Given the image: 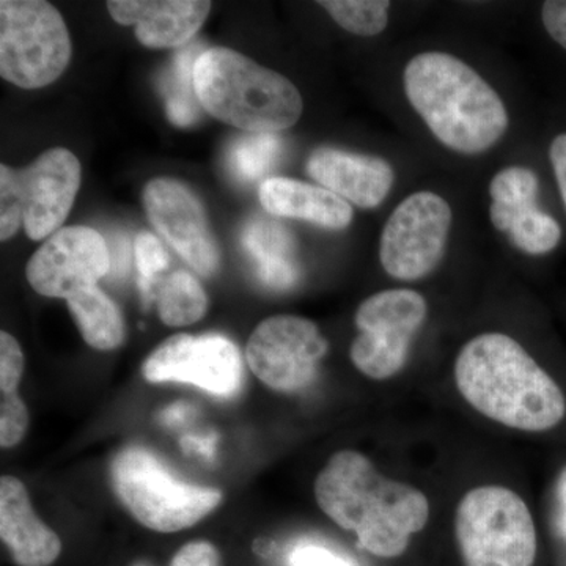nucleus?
<instances>
[{"mask_svg":"<svg viewBox=\"0 0 566 566\" xmlns=\"http://www.w3.org/2000/svg\"><path fill=\"white\" fill-rule=\"evenodd\" d=\"M458 390L480 415L526 433H549L566 422L564 386L515 338L476 335L458 354Z\"/></svg>","mask_w":566,"mask_h":566,"instance_id":"nucleus-1","label":"nucleus"},{"mask_svg":"<svg viewBox=\"0 0 566 566\" xmlns=\"http://www.w3.org/2000/svg\"><path fill=\"white\" fill-rule=\"evenodd\" d=\"M316 504L359 546L376 557L395 558L423 531L430 502L422 491L382 475L370 458L354 450L334 453L315 482Z\"/></svg>","mask_w":566,"mask_h":566,"instance_id":"nucleus-2","label":"nucleus"},{"mask_svg":"<svg viewBox=\"0 0 566 566\" xmlns=\"http://www.w3.org/2000/svg\"><path fill=\"white\" fill-rule=\"evenodd\" d=\"M408 102L450 150L479 155L509 128L499 93L474 69L446 52H423L406 65Z\"/></svg>","mask_w":566,"mask_h":566,"instance_id":"nucleus-3","label":"nucleus"},{"mask_svg":"<svg viewBox=\"0 0 566 566\" xmlns=\"http://www.w3.org/2000/svg\"><path fill=\"white\" fill-rule=\"evenodd\" d=\"M193 84L208 114L251 134L283 132L303 115V98L292 81L229 48L200 54Z\"/></svg>","mask_w":566,"mask_h":566,"instance_id":"nucleus-4","label":"nucleus"},{"mask_svg":"<svg viewBox=\"0 0 566 566\" xmlns=\"http://www.w3.org/2000/svg\"><path fill=\"white\" fill-rule=\"evenodd\" d=\"M111 480L115 494L142 526L161 534L196 526L222 502L221 491L182 482L139 447L114 458Z\"/></svg>","mask_w":566,"mask_h":566,"instance_id":"nucleus-5","label":"nucleus"},{"mask_svg":"<svg viewBox=\"0 0 566 566\" xmlns=\"http://www.w3.org/2000/svg\"><path fill=\"white\" fill-rule=\"evenodd\" d=\"M455 535L465 566H534L538 536L524 499L504 486H479L458 504Z\"/></svg>","mask_w":566,"mask_h":566,"instance_id":"nucleus-6","label":"nucleus"},{"mask_svg":"<svg viewBox=\"0 0 566 566\" xmlns=\"http://www.w3.org/2000/svg\"><path fill=\"white\" fill-rule=\"evenodd\" d=\"M81 186V163L66 148H51L22 170L0 166V238L24 227L33 241L61 230Z\"/></svg>","mask_w":566,"mask_h":566,"instance_id":"nucleus-7","label":"nucleus"},{"mask_svg":"<svg viewBox=\"0 0 566 566\" xmlns=\"http://www.w3.org/2000/svg\"><path fill=\"white\" fill-rule=\"evenodd\" d=\"M71 40L62 14L44 0L0 2V74L25 88H41L62 76Z\"/></svg>","mask_w":566,"mask_h":566,"instance_id":"nucleus-8","label":"nucleus"},{"mask_svg":"<svg viewBox=\"0 0 566 566\" xmlns=\"http://www.w3.org/2000/svg\"><path fill=\"white\" fill-rule=\"evenodd\" d=\"M427 314V301L415 290H385L367 297L356 312L359 335L349 349L354 367L376 381L400 374Z\"/></svg>","mask_w":566,"mask_h":566,"instance_id":"nucleus-9","label":"nucleus"},{"mask_svg":"<svg viewBox=\"0 0 566 566\" xmlns=\"http://www.w3.org/2000/svg\"><path fill=\"white\" fill-rule=\"evenodd\" d=\"M452 208L434 192L406 197L387 219L379 260L390 277L419 281L444 259Z\"/></svg>","mask_w":566,"mask_h":566,"instance_id":"nucleus-10","label":"nucleus"},{"mask_svg":"<svg viewBox=\"0 0 566 566\" xmlns=\"http://www.w3.org/2000/svg\"><path fill=\"white\" fill-rule=\"evenodd\" d=\"M329 344L318 326L303 316L277 315L264 319L249 337L252 374L275 392L294 394L315 381Z\"/></svg>","mask_w":566,"mask_h":566,"instance_id":"nucleus-11","label":"nucleus"},{"mask_svg":"<svg viewBox=\"0 0 566 566\" xmlns=\"http://www.w3.org/2000/svg\"><path fill=\"white\" fill-rule=\"evenodd\" d=\"M142 374L155 385L185 382L219 397H230L240 389L243 360L237 345L223 335L177 334L145 359Z\"/></svg>","mask_w":566,"mask_h":566,"instance_id":"nucleus-12","label":"nucleus"},{"mask_svg":"<svg viewBox=\"0 0 566 566\" xmlns=\"http://www.w3.org/2000/svg\"><path fill=\"white\" fill-rule=\"evenodd\" d=\"M111 251L91 227H65L52 234L28 263V281L36 293L69 301L93 289L111 271Z\"/></svg>","mask_w":566,"mask_h":566,"instance_id":"nucleus-13","label":"nucleus"},{"mask_svg":"<svg viewBox=\"0 0 566 566\" xmlns=\"http://www.w3.org/2000/svg\"><path fill=\"white\" fill-rule=\"evenodd\" d=\"M144 205L153 226L192 270L202 275L219 270L221 253L207 212L188 186L170 178L151 180L144 191Z\"/></svg>","mask_w":566,"mask_h":566,"instance_id":"nucleus-14","label":"nucleus"},{"mask_svg":"<svg viewBox=\"0 0 566 566\" xmlns=\"http://www.w3.org/2000/svg\"><path fill=\"white\" fill-rule=\"evenodd\" d=\"M307 172L327 191L364 210L385 202L395 181L392 166L385 159L331 147L311 153Z\"/></svg>","mask_w":566,"mask_h":566,"instance_id":"nucleus-15","label":"nucleus"},{"mask_svg":"<svg viewBox=\"0 0 566 566\" xmlns=\"http://www.w3.org/2000/svg\"><path fill=\"white\" fill-rule=\"evenodd\" d=\"M111 17L134 25L136 39L153 50L182 48L202 28L211 2L200 0H111Z\"/></svg>","mask_w":566,"mask_h":566,"instance_id":"nucleus-16","label":"nucleus"},{"mask_svg":"<svg viewBox=\"0 0 566 566\" xmlns=\"http://www.w3.org/2000/svg\"><path fill=\"white\" fill-rule=\"evenodd\" d=\"M0 536L18 566H51L62 553L61 538L35 515L17 476L0 480Z\"/></svg>","mask_w":566,"mask_h":566,"instance_id":"nucleus-17","label":"nucleus"},{"mask_svg":"<svg viewBox=\"0 0 566 566\" xmlns=\"http://www.w3.org/2000/svg\"><path fill=\"white\" fill-rule=\"evenodd\" d=\"M259 197L274 218L300 219L331 230H344L353 221L352 205L337 193L293 178H268L260 185Z\"/></svg>","mask_w":566,"mask_h":566,"instance_id":"nucleus-18","label":"nucleus"},{"mask_svg":"<svg viewBox=\"0 0 566 566\" xmlns=\"http://www.w3.org/2000/svg\"><path fill=\"white\" fill-rule=\"evenodd\" d=\"M243 243L264 285L286 290L297 282L296 243L292 232L274 216L259 214L251 219L244 229Z\"/></svg>","mask_w":566,"mask_h":566,"instance_id":"nucleus-19","label":"nucleus"},{"mask_svg":"<svg viewBox=\"0 0 566 566\" xmlns=\"http://www.w3.org/2000/svg\"><path fill=\"white\" fill-rule=\"evenodd\" d=\"M66 303L82 338L92 348L111 352L123 344L125 323L120 311L98 286L74 294Z\"/></svg>","mask_w":566,"mask_h":566,"instance_id":"nucleus-20","label":"nucleus"},{"mask_svg":"<svg viewBox=\"0 0 566 566\" xmlns=\"http://www.w3.org/2000/svg\"><path fill=\"white\" fill-rule=\"evenodd\" d=\"M491 222L499 232L509 234L521 251L531 255H543L554 251L562 240V229L553 216L539 210L536 203L516 208L491 205Z\"/></svg>","mask_w":566,"mask_h":566,"instance_id":"nucleus-21","label":"nucleus"},{"mask_svg":"<svg viewBox=\"0 0 566 566\" xmlns=\"http://www.w3.org/2000/svg\"><path fill=\"white\" fill-rule=\"evenodd\" d=\"M202 52L200 46L182 48L163 74L161 91L166 99L167 117L181 128L199 120L202 114L203 107L197 98L193 84V66Z\"/></svg>","mask_w":566,"mask_h":566,"instance_id":"nucleus-22","label":"nucleus"},{"mask_svg":"<svg viewBox=\"0 0 566 566\" xmlns=\"http://www.w3.org/2000/svg\"><path fill=\"white\" fill-rule=\"evenodd\" d=\"M208 296L192 274L175 271L158 289V314L167 326H189L207 314Z\"/></svg>","mask_w":566,"mask_h":566,"instance_id":"nucleus-23","label":"nucleus"},{"mask_svg":"<svg viewBox=\"0 0 566 566\" xmlns=\"http://www.w3.org/2000/svg\"><path fill=\"white\" fill-rule=\"evenodd\" d=\"M281 151L282 140L277 134H248L233 142L229 155L230 167L241 181H259L271 172Z\"/></svg>","mask_w":566,"mask_h":566,"instance_id":"nucleus-24","label":"nucleus"},{"mask_svg":"<svg viewBox=\"0 0 566 566\" xmlns=\"http://www.w3.org/2000/svg\"><path fill=\"white\" fill-rule=\"evenodd\" d=\"M318 6L354 35H379L389 22L390 2L387 0H323Z\"/></svg>","mask_w":566,"mask_h":566,"instance_id":"nucleus-25","label":"nucleus"},{"mask_svg":"<svg viewBox=\"0 0 566 566\" xmlns=\"http://www.w3.org/2000/svg\"><path fill=\"white\" fill-rule=\"evenodd\" d=\"M538 188V178L527 167H506L491 180V205L516 208L521 205L536 203Z\"/></svg>","mask_w":566,"mask_h":566,"instance_id":"nucleus-26","label":"nucleus"},{"mask_svg":"<svg viewBox=\"0 0 566 566\" xmlns=\"http://www.w3.org/2000/svg\"><path fill=\"white\" fill-rule=\"evenodd\" d=\"M134 256L140 274L142 293L144 297H151L156 292V277L169 266V255L158 238L153 237L151 233L142 232L134 241Z\"/></svg>","mask_w":566,"mask_h":566,"instance_id":"nucleus-27","label":"nucleus"},{"mask_svg":"<svg viewBox=\"0 0 566 566\" xmlns=\"http://www.w3.org/2000/svg\"><path fill=\"white\" fill-rule=\"evenodd\" d=\"M28 406L18 394H2L0 400V446L3 449L20 444L28 433Z\"/></svg>","mask_w":566,"mask_h":566,"instance_id":"nucleus-28","label":"nucleus"},{"mask_svg":"<svg viewBox=\"0 0 566 566\" xmlns=\"http://www.w3.org/2000/svg\"><path fill=\"white\" fill-rule=\"evenodd\" d=\"M24 374V354L17 338L9 333L0 334V390L17 394Z\"/></svg>","mask_w":566,"mask_h":566,"instance_id":"nucleus-29","label":"nucleus"},{"mask_svg":"<svg viewBox=\"0 0 566 566\" xmlns=\"http://www.w3.org/2000/svg\"><path fill=\"white\" fill-rule=\"evenodd\" d=\"M292 566H353L344 557L323 546L304 545L296 547L290 556Z\"/></svg>","mask_w":566,"mask_h":566,"instance_id":"nucleus-30","label":"nucleus"},{"mask_svg":"<svg viewBox=\"0 0 566 566\" xmlns=\"http://www.w3.org/2000/svg\"><path fill=\"white\" fill-rule=\"evenodd\" d=\"M219 554L211 543L193 542L175 554L170 566H218Z\"/></svg>","mask_w":566,"mask_h":566,"instance_id":"nucleus-31","label":"nucleus"},{"mask_svg":"<svg viewBox=\"0 0 566 566\" xmlns=\"http://www.w3.org/2000/svg\"><path fill=\"white\" fill-rule=\"evenodd\" d=\"M542 18L547 33L566 50V0L543 3Z\"/></svg>","mask_w":566,"mask_h":566,"instance_id":"nucleus-32","label":"nucleus"},{"mask_svg":"<svg viewBox=\"0 0 566 566\" xmlns=\"http://www.w3.org/2000/svg\"><path fill=\"white\" fill-rule=\"evenodd\" d=\"M549 159L556 174L558 189L566 210V133L558 134L549 148Z\"/></svg>","mask_w":566,"mask_h":566,"instance_id":"nucleus-33","label":"nucleus"},{"mask_svg":"<svg viewBox=\"0 0 566 566\" xmlns=\"http://www.w3.org/2000/svg\"><path fill=\"white\" fill-rule=\"evenodd\" d=\"M556 497L558 512L566 513V464L560 469L556 479Z\"/></svg>","mask_w":566,"mask_h":566,"instance_id":"nucleus-34","label":"nucleus"},{"mask_svg":"<svg viewBox=\"0 0 566 566\" xmlns=\"http://www.w3.org/2000/svg\"><path fill=\"white\" fill-rule=\"evenodd\" d=\"M132 566H151V565H148V564H142V562H140V564H134V565H132Z\"/></svg>","mask_w":566,"mask_h":566,"instance_id":"nucleus-35","label":"nucleus"}]
</instances>
